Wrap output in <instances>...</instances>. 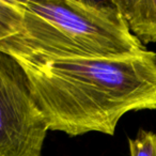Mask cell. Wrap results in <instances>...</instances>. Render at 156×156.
I'll return each instance as SVG.
<instances>
[{
    "label": "cell",
    "mask_w": 156,
    "mask_h": 156,
    "mask_svg": "<svg viewBox=\"0 0 156 156\" xmlns=\"http://www.w3.org/2000/svg\"><path fill=\"white\" fill-rule=\"evenodd\" d=\"M18 31L0 51L20 62L123 58L147 50L115 0H16Z\"/></svg>",
    "instance_id": "7a4b0ae2"
},
{
    "label": "cell",
    "mask_w": 156,
    "mask_h": 156,
    "mask_svg": "<svg viewBox=\"0 0 156 156\" xmlns=\"http://www.w3.org/2000/svg\"><path fill=\"white\" fill-rule=\"evenodd\" d=\"M48 130L26 71L0 51V156H42Z\"/></svg>",
    "instance_id": "3957f363"
},
{
    "label": "cell",
    "mask_w": 156,
    "mask_h": 156,
    "mask_svg": "<svg viewBox=\"0 0 156 156\" xmlns=\"http://www.w3.org/2000/svg\"><path fill=\"white\" fill-rule=\"evenodd\" d=\"M20 63L49 130L112 136L125 113L156 109V54L150 50L123 58Z\"/></svg>",
    "instance_id": "6da1fadb"
},
{
    "label": "cell",
    "mask_w": 156,
    "mask_h": 156,
    "mask_svg": "<svg viewBox=\"0 0 156 156\" xmlns=\"http://www.w3.org/2000/svg\"><path fill=\"white\" fill-rule=\"evenodd\" d=\"M130 156H156V134L140 129L135 138H128Z\"/></svg>",
    "instance_id": "8992f818"
},
{
    "label": "cell",
    "mask_w": 156,
    "mask_h": 156,
    "mask_svg": "<svg viewBox=\"0 0 156 156\" xmlns=\"http://www.w3.org/2000/svg\"><path fill=\"white\" fill-rule=\"evenodd\" d=\"M130 32L144 45L156 43V0H115Z\"/></svg>",
    "instance_id": "277c9868"
},
{
    "label": "cell",
    "mask_w": 156,
    "mask_h": 156,
    "mask_svg": "<svg viewBox=\"0 0 156 156\" xmlns=\"http://www.w3.org/2000/svg\"><path fill=\"white\" fill-rule=\"evenodd\" d=\"M20 11L16 0H0V42L18 31Z\"/></svg>",
    "instance_id": "5b68a950"
}]
</instances>
